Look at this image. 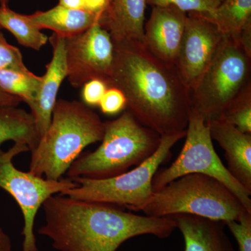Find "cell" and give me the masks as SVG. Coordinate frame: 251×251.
Returning a JSON list of instances; mask_svg holds the SVG:
<instances>
[{"instance_id": "1", "label": "cell", "mask_w": 251, "mask_h": 251, "mask_svg": "<svg viewBox=\"0 0 251 251\" xmlns=\"http://www.w3.org/2000/svg\"><path fill=\"white\" fill-rule=\"evenodd\" d=\"M114 47L115 59L107 85L122 91L127 110L161 135L186 130L191 96L176 67L157 57L139 41Z\"/></svg>"}, {"instance_id": "2", "label": "cell", "mask_w": 251, "mask_h": 251, "mask_svg": "<svg viewBox=\"0 0 251 251\" xmlns=\"http://www.w3.org/2000/svg\"><path fill=\"white\" fill-rule=\"evenodd\" d=\"M45 224L38 233L59 251H117L138 236L169 237L176 228L171 217L126 212L119 206L54 195L43 204Z\"/></svg>"}, {"instance_id": "3", "label": "cell", "mask_w": 251, "mask_h": 251, "mask_svg": "<svg viewBox=\"0 0 251 251\" xmlns=\"http://www.w3.org/2000/svg\"><path fill=\"white\" fill-rule=\"evenodd\" d=\"M103 134L104 122L85 104L57 100L47 131L31 151L29 173L47 179H62L84 149L101 141Z\"/></svg>"}, {"instance_id": "4", "label": "cell", "mask_w": 251, "mask_h": 251, "mask_svg": "<svg viewBox=\"0 0 251 251\" xmlns=\"http://www.w3.org/2000/svg\"><path fill=\"white\" fill-rule=\"evenodd\" d=\"M161 135L140 123L128 110L118 118L104 122L101 144L84 153L67 171L70 179H105L123 174L156 152Z\"/></svg>"}, {"instance_id": "5", "label": "cell", "mask_w": 251, "mask_h": 251, "mask_svg": "<svg viewBox=\"0 0 251 251\" xmlns=\"http://www.w3.org/2000/svg\"><path fill=\"white\" fill-rule=\"evenodd\" d=\"M140 211L153 217L186 214L226 223L237 221L247 210L219 180L193 173L181 176L154 191Z\"/></svg>"}, {"instance_id": "6", "label": "cell", "mask_w": 251, "mask_h": 251, "mask_svg": "<svg viewBox=\"0 0 251 251\" xmlns=\"http://www.w3.org/2000/svg\"><path fill=\"white\" fill-rule=\"evenodd\" d=\"M186 134V130H184L161 135V143L156 152L130 171L105 179H72L78 186L61 195L140 211L152 196V180L157 171L172 156V149L175 144Z\"/></svg>"}, {"instance_id": "7", "label": "cell", "mask_w": 251, "mask_h": 251, "mask_svg": "<svg viewBox=\"0 0 251 251\" xmlns=\"http://www.w3.org/2000/svg\"><path fill=\"white\" fill-rule=\"evenodd\" d=\"M251 85V55L239 41L224 36L214 58L190 93L191 110L206 122L216 120Z\"/></svg>"}, {"instance_id": "8", "label": "cell", "mask_w": 251, "mask_h": 251, "mask_svg": "<svg viewBox=\"0 0 251 251\" xmlns=\"http://www.w3.org/2000/svg\"><path fill=\"white\" fill-rule=\"evenodd\" d=\"M186 140L179 156L167 168L157 171L152 180L153 192L171 181L188 174H202L223 183L251 213L250 193L229 173L214 150L207 122L191 110Z\"/></svg>"}, {"instance_id": "9", "label": "cell", "mask_w": 251, "mask_h": 251, "mask_svg": "<svg viewBox=\"0 0 251 251\" xmlns=\"http://www.w3.org/2000/svg\"><path fill=\"white\" fill-rule=\"evenodd\" d=\"M29 151L27 145L14 144L8 151L0 153V188L14 198L22 211V251H38L34 224L41 206L51 196L62 194L78 184L70 178L47 179L17 169L13 163L14 157Z\"/></svg>"}, {"instance_id": "10", "label": "cell", "mask_w": 251, "mask_h": 251, "mask_svg": "<svg viewBox=\"0 0 251 251\" xmlns=\"http://www.w3.org/2000/svg\"><path fill=\"white\" fill-rule=\"evenodd\" d=\"M67 77L74 88L93 79L108 82L115 47L110 34L99 21L77 35L65 37Z\"/></svg>"}, {"instance_id": "11", "label": "cell", "mask_w": 251, "mask_h": 251, "mask_svg": "<svg viewBox=\"0 0 251 251\" xmlns=\"http://www.w3.org/2000/svg\"><path fill=\"white\" fill-rule=\"evenodd\" d=\"M223 37L222 33L209 18L201 14H187L175 67L190 93L209 67Z\"/></svg>"}, {"instance_id": "12", "label": "cell", "mask_w": 251, "mask_h": 251, "mask_svg": "<svg viewBox=\"0 0 251 251\" xmlns=\"http://www.w3.org/2000/svg\"><path fill=\"white\" fill-rule=\"evenodd\" d=\"M144 27V44L154 55L175 66L187 14L173 6H153Z\"/></svg>"}, {"instance_id": "13", "label": "cell", "mask_w": 251, "mask_h": 251, "mask_svg": "<svg viewBox=\"0 0 251 251\" xmlns=\"http://www.w3.org/2000/svg\"><path fill=\"white\" fill-rule=\"evenodd\" d=\"M49 40L52 46V59L46 66L45 74L41 76L37 99L29 105L40 140L50 125L59 87L67 77L65 37L54 33Z\"/></svg>"}, {"instance_id": "14", "label": "cell", "mask_w": 251, "mask_h": 251, "mask_svg": "<svg viewBox=\"0 0 251 251\" xmlns=\"http://www.w3.org/2000/svg\"><path fill=\"white\" fill-rule=\"evenodd\" d=\"M207 124L211 138L224 150L229 173L251 195V134L221 120Z\"/></svg>"}, {"instance_id": "15", "label": "cell", "mask_w": 251, "mask_h": 251, "mask_svg": "<svg viewBox=\"0 0 251 251\" xmlns=\"http://www.w3.org/2000/svg\"><path fill=\"white\" fill-rule=\"evenodd\" d=\"M147 0H110L99 22L114 44L128 41L144 43Z\"/></svg>"}, {"instance_id": "16", "label": "cell", "mask_w": 251, "mask_h": 251, "mask_svg": "<svg viewBox=\"0 0 251 251\" xmlns=\"http://www.w3.org/2000/svg\"><path fill=\"white\" fill-rule=\"evenodd\" d=\"M171 217L184 237V251H235L224 221L186 214Z\"/></svg>"}, {"instance_id": "17", "label": "cell", "mask_w": 251, "mask_h": 251, "mask_svg": "<svg viewBox=\"0 0 251 251\" xmlns=\"http://www.w3.org/2000/svg\"><path fill=\"white\" fill-rule=\"evenodd\" d=\"M27 16L31 22L41 30L50 29L64 37L80 34L99 21L98 15L59 4L47 11H36Z\"/></svg>"}, {"instance_id": "18", "label": "cell", "mask_w": 251, "mask_h": 251, "mask_svg": "<svg viewBox=\"0 0 251 251\" xmlns=\"http://www.w3.org/2000/svg\"><path fill=\"white\" fill-rule=\"evenodd\" d=\"M210 20L223 35L239 41L251 55V0H223Z\"/></svg>"}, {"instance_id": "19", "label": "cell", "mask_w": 251, "mask_h": 251, "mask_svg": "<svg viewBox=\"0 0 251 251\" xmlns=\"http://www.w3.org/2000/svg\"><path fill=\"white\" fill-rule=\"evenodd\" d=\"M9 140L27 145L30 151L36 148L40 138L31 113L17 107H0V153Z\"/></svg>"}, {"instance_id": "20", "label": "cell", "mask_w": 251, "mask_h": 251, "mask_svg": "<svg viewBox=\"0 0 251 251\" xmlns=\"http://www.w3.org/2000/svg\"><path fill=\"white\" fill-rule=\"evenodd\" d=\"M0 27L7 29L21 45L40 50L49 37L31 22L27 15L15 12L7 5L0 6Z\"/></svg>"}, {"instance_id": "21", "label": "cell", "mask_w": 251, "mask_h": 251, "mask_svg": "<svg viewBox=\"0 0 251 251\" xmlns=\"http://www.w3.org/2000/svg\"><path fill=\"white\" fill-rule=\"evenodd\" d=\"M42 77L30 71L0 70V90L19 97L28 105L37 99Z\"/></svg>"}, {"instance_id": "22", "label": "cell", "mask_w": 251, "mask_h": 251, "mask_svg": "<svg viewBox=\"0 0 251 251\" xmlns=\"http://www.w3.org/2000/svg\"><path fill=\"white\" fill-rule=\"evenodd\" d=\"M218 120L227 122L241 131L251 134V85L229 104Z\"/></svg>"}, {"instance_id": "23", "label": "cell", "mask_w": 251, "mask_h": 251, "mask_svg": "<svg viewBox=\"0 0 251 251\" xmlns=\"http://www.w3.org/2000/svg\"><path fill=\"white\" fill-rule=\"evenodd\" d=\"M223 0H147L150 6H173L186 14L202 15L211 19Z\"/></svg>"}, {"instance_id": "24", "label": "cell", "mask_w": 251, "mask_h": 251, "mask_svg": "<svg viewBox=\"0 0 251 251\" xmlns=\"http://www.w3.org/2000/svg\"><path fill=\"white\" fill-rule=\"evenodd\" d=\"M226 226L234 236L239 251H251V213L244 211L239 219L226 222Z\"/></svg>"}, {"instance_id": "25", "label": "cell", "mask_w": 251, "mask_h": 251, "mask_svg": "<svg viewBox=\"0 0 251 251\" xmlns=\"http://www.w3.org/2000/svg\"><path fill=\"white\" fill-rule=\"evenodd\" d=\"M0 70H14L18 72L29 71L23 61L20 50L11 45L0 31Z\"/></svg>"}, {"instance_id": "26", "label": "cell", "mask_w": 251, "mask_h": 251, "mask_svg": "<svg viewBox=\"0 0 251 251\" xmlns=\"http://www.w3.org/2000/svg\"><path fill=\"white\" fill-rule=\"evenodd\" d=\"M99 106L105 115H117L126 108V99L121 90L116 87H108Z\"/></svg>"}, {"instance_id": "27", "label": "cell", "mask_w": 251, "mask_h": 251, "mask_svg": "<svg viewBox=\"0 0 251 251\" xmlns=\"http://www.w3.org/2000/svg\"><path fill=\"white\" fill-rule=\"evenodd\" d=\"M82 99L87 106H97L108 87L105 81L93 79L82 86Z\"/></svg>"}, {"instance_id": "28", "label": "cell", "mask_w": 251, "mask_h": 251, "mask_svg": "<svg viewBox=\"0 0 251 251\" xmlns=\"http://www.w3.org/2000/svg\"><path fill=\"white\" fill-rule=\"evenodd\" d=\"M110 0H84V9L89 12L98 15L100 18L108 6Z\"/></svg>"}, {"instance_id": "29", "label": "cell", "mask_w": 251, "mask_h": 251, "mask_svg": "<svg viewBox=\"0 0 251 251\" xmlns=\"http://www.w3.org/2000/svg\"><path fill=\"white\" fill-rule=\"evenodd\" d=\"M21 102L22 100L19 97L0 90V107H18Z\"/></svg>"}, {"instance_id": "30", "label": "cell", "mask_w": 251, "mask_h": 251, "mask_svg": "<svg viewBox=\"0 0 251 251\" xmlns=\"http://www.w3.org/2000/svg\"><path fill=\"white\" fill-rule=\"evenodd\" d=\"M0 251H12L11 239L0 226Z\"/></svg>"}, {"instance_id": "31", "label": "cell", "mask_w": 251, "mask_h": 251, "mask_svg": "<svg viewBox=\"0 0 251 251\" xmlns=\"http://www.w3.org/2000/svg\"><path fill=\"white\" fill-rule=\"evenodd\" d=\"M61 6L74 9H84V0H59Z\"/></svg>"}, {"instance_id": "32", "label": "cell", "mask_w": 251, "mask_h": 251, "mask_svg": "<svg viewBox=\"0 0 251 251\" xmlns=\"http://www.w3.org/2000/svg\"><path fill=\"white\" fill-rule=\"evenodd\" d=\"M9 0H0V4L1 5H7Z\"/></svg>"}, {"instance_id": "33", "label": "cell", "mask_w": 251, "mask_h": 251, "mask_svg": "<svg viewBox=\"0 0 251 251\" xmlns=\"http://www.w3.org/2000/svg\"><path fill=\"white\" fill-rule=\"evenodd\" d=\"M1 27H0V30H1Z\"/></svg>"}]
</instances>
